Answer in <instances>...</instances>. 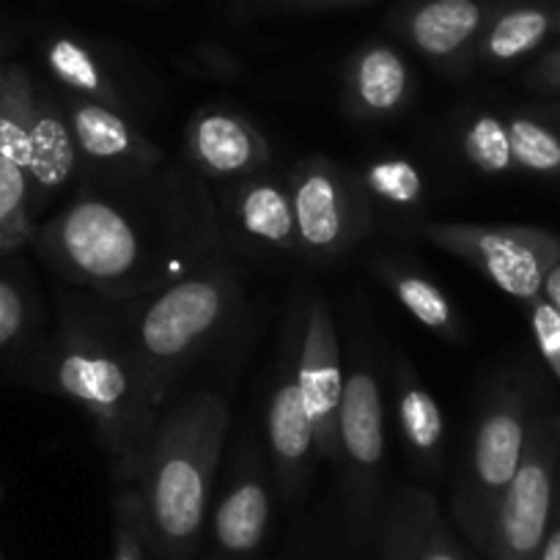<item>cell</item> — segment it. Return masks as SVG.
Listing matches in <instances>:
<instances>
[{
  "instance_id": "obj_1",
  "label": "cell",
  "mask_w": 560,
  "mask_h": 560,
  "mask_svg": "<svg viewBox=\"0 0 560 560\" xmlns=\"http://www.w3.org/2000/svg\"><path fill=\"white\" fill-rule=\"evenodd\" d=\"M31 245L61 280L127 303L185 278L225 240L207 179L165 163L143 176L83 174Z\"/></svg>"
},
{
  "instance_id": "obj_2",
  "label": "cell",
  "mask_w": 560,
  "mask_h": 560,
  "mask_svg": "<svg viewBox=\"0 0 560 560\" xmlns=\"http://www.w3.org/2000/svg\"><path fill=\"white\" fill-rule=\"evenodd\" d=\"M23 380L83 409L110 459L113 481L135 483L165 407L140 374L107 300H69L52 336L25 358Z\"/></svg>"
},
{
  "instance_id": "obj_3",
  "label": "cell",
  "mask_w": 560,
  "mask_h": 560,
  "mask_svg": "<svg viewBox=\"0 0 560 560\" xmlns=\"http://www.w3.org/2000/svg\"><path fill=\"white\" fill-rule=\"evenodd\" d=\"M229 418V404L214 390L185 393L160 415L129 483L147 511L154 558L196 560L212 514Z\"/></svg>"
},
{
  "instance_id": "obj_4",
  "label": "cell",
  "mask_w": 560,
  "mask_h": 560,
  "mask_svg": "<svg viewBox=\"0 0 560 560\" xmlns=\"http://www.w3.org/2000/svg\"><path fill=\"white\" fill-rule=\"evenodd\" d=\"M242 305L245 283L223 247L171 287L127 303H110V311L158 404L168 407L192 365L229 336Z\"/></svg>"
},
{
  "instance_id": "obj_5",
  "label": "cell",
  "mask_w": 560,
  "mask_h": 560,
  "mask_svg": "<svg viewBox=\"0 0 560 560\" xmlns=\"http://www.w3.org/2000/svg\"><path fill=\"white\" fill-rule=\"evenodd\" d=\"M536 415L530 396L520 385H498L478 409L465 470L454 489V520L481 555L500 498L522 465Z\"/></svg>"
},
{
  "instance_id": "obj_6",
  "label": "cell",
  "mask_w": 560,
  "mask_h": 560,
  "mask_svg": "<svg viewBox=\"0 0 560 560\" xmlns=\"http://www.w3.org/2000/svg\"><path fill=\"white\" fill-rule=\"evenodd\" d=\"M0 154L28 174L36 218L63 192H72L83 176L58 94L9 61H0Z\"/></svg>"
},
{
  "instance_id": "obj_7",
  "label": "cell",
  "mask_w": 560,
  "mask_h": 560,
  "mask_svg": "<svg viewBox=\"0 0 560 560\" xmlns=\"http://www.w3.org/2000/svg\"><path fill=\"white\" fill-rule=\"evenodd\" d=\"M385 396L376 365L365 343H354L352 365L343 380V401L338 415V462L341 465L343 514L354 544L376 536L385 483Z\"/></svg>"
},
{
  "instance_id": "obj_8",
  "label": "cell",
  "mask_w": 560,
  "mask_h": 560,
  "mask_svg": "<svg viewBox=\"0 0 560 560\" xmlns=\"http://www.w3.org/2000/svg\"><path fill=\"white\" fill-rule=\"evenodd\" d=\"M418 234L429 245L470 264L500 292L520 303L541 294L544 278L560 261V236L533 225L481 223H423Z\"/></svg>"
},
{
  "instance_id": "obj_9",
  "label": "cell",
  "mask_w": 560,
  "mask_h": 560,
  "mask_svg": "<svg viewBox=\"0 0 560 560\" xmlns=\"http://www.w3.org/2000/svg\"><path fill=\"white\" fill-rule=\"evenodd\" d=\"M560 415H536L527 451L494 511L487 560H538L558 498Z\"/></svg>"
},
{
  "instance_id": "obj_10",
  "label": "cell",
  "mask_w": 560,
  "mask_h": 560,
  "mask_svg": "<svg viewBox=\"0 0 560 560\" xmlns=\"http://www.w3.org/2000/svg\"><path fill=\"white\" fill-rule=\"evenodd\" d=\"M298 220L300 253L311 261H336L374 229V218L352 168L330 158L300 160L287 176Z\"/></svg>"
},
{
  "instance_id": "obj_11",
  "label": "cell",
  "mask_w": 560,
  "mask_h": 560,
  "mask_svg": "<svg viewBox=\"0 0 560 560\" xmlns=\"http://www.w3.org/2000/svg\"><path fill=\"white\" fill-rule=\"evenodd\" d=\"M298 316V380L314 427L316 456L338 462V415L343 401V354L336 316L325 294L294 305Z\"/></svg>"
},
{
  "instance_id": "obj_12",
  "label": "cell",
  "mask_w": 560,
  "mask_h": 560,
  "mask_svg": "<svg viewBox=\"0 0 560 560\" xmlns=\"http://www.w3.org/2000/svg\"><path fill=\"white\" fill-rule=\"evenodd\" d=\"M58 105L72 132L83 174L143 176L168 163L165 149L127 113L63 91L58 94Z\"/></svg>"
},
{
  "instance_id": "obj_13",
  "label": "cell",
  "mask_w": 560,
  "mask_h": 560,
  "mask_svg": "<svg viewBox=\"0 0 560 560\" xmlns=\"http://www.w3.org/2000/svg\"><path fill=\"white\" fill-rule=\"evenodd\" d=\"M267 451L272 478L280 494L298 500L308 489L316 465L314 427L305 412L303 390L298 380V316L292 311L283 352L275 369L267 401Z\"/></svg>"
},
{
  "instance_id": "obj_14",
  "label": "cell",
  "mask_w": 560,
  "mask_h": 560,
  "mask_svg": "<svg viewBox=\"0 0 560 560\" xmlns=\"http://www.w3.org/2000/svg\"><path fill=\"white\" fill-rule=\"evenodd\" d=\"M253 443L234 454L223 492L209 514L212 555L223 560H256L272 522V467Z\"/></svg>"
},
{
  "instance_id": "obj_15",
  "label": "cell",
  "mask_w": 560,
  "mask_h": 560,
  "mask_svg": "<svg viewBox=\"0 0 560 560\" xmlns=\"http://www.w3.org/2000/svg\"><path fill=\"white\" fill-rule=\"evenodd\" d=\"M218 220L223 240L247 253H298L289 182L272 171L225 185L218 198Z\"/></svg>"
},
{
  "instance_id": "obj_16",
  "label": "cell",
  "mask_w": 560,
  "mask_h": 560,
  "mask_svg": "<svg viewBox=\"0 0 560 560\" xmlns=\"http://www.w3.org/2000/svg\"><path fill=\"white\" fill-rule=\"evenodd\" d=\"M185 160L201 179L240 182L272 171L269 140L234 107H203L185 127Z\"/></svg>"
},
{
  "instance_id": "obj_17",
  "label": "cell",
  "mask_w": 560,
  "mask_h": 560,
  "mask_svg": "<svg viewBox=\"0 0 560 560\" xmlns=\"http://www.w3.org/2000/svg\"><path fill=\"white\" fill-rule=\"evenodd\" d=\"M415 74L401 52L387 45H369L349 58L343 69L341 105L358 121H387L409 110Z\"/></svg>"
},
{
  "instance_id": "obj_18",
  "label": "cell",
  "mask_w": 560,
  "mask_h": 560,
  "mask_svg": "<svg viewBox=\"0 0 560 560\" xmlns=\"http://www.w3.org/2000/svg\"><path fill=\"white\" fill-rule=\"evenodd\" d=\"M393 407L404 451L415 470L440 476L445 465V418L440 401L420 380L407 354L393 365Z\"/></svg>"
},
{
  "instance_id": "obj_19",
  "label": "cell",
  "mask_w": 560,
  "mask_h": 560,
  "mask_svg": "<svg viewBox=\"0 0 560 560\" xmlns=\"http://www.w3.org/2000/svg\"><path fill=\"white\" fill-rule=\"evenodd\" d=\"M354 182L363 192L376 223L390 229H415L423 223L420 214L427 209V179L423 171L407 158L398 154H382L352 168Z\"/></svg>"
},
{
  "instance_id": "obj_20",
  "label": "cell",
  "mask_w": 560,
  "mask_h": 560,
  "mask_svg": "<svg viewBox=\"0 0 560 560\" xmlns=\"http://www.w3.org/2000/svg\"><path fill=\"white\" fill-rule=\"evenodd\" d=\"M483 12L476 0H429L415 9L407 23V36L429 61L459 72L472 61L481 39Z\"/></svg>"
},
{
  "instance_id": "obj_21",
  "label": "cell",
  "mask_w": 560,
  "mask_h": 560,
  "mask_svg": "<svg viewBox=\"0 0 560 560\" xmlns=\"http://www.w3.org/2000/svg\"><path fill=\"white\" fill-rule=\"evenodd\" d=\"M374 272L382 280V287L398 300V305L427 330L445 338V341H462L465 338V325H462L456 305L415 264H409L401 256H380L374 261Z\"/></svg>"
},
{
  "instance_id": "obj_22",
  "label": "cell",
  "mask_w": 560,
  "mask_h": 560,
  "mask_svg": "<svg viewBox=\"0 0 560 560\" xmlns=\"http://www.w3.org/2000/svg\"><path fill=\"white\" fill-rule=\"evenodd\" d=\"M45 67L63 94L83 96V100L102 102L107 107L127 113L135 118L132 94L118 85V80L107 72L105 63L72 36H58L45 47Z\"/></svg>"
},
{
  "instance_id": "obj_23",
  "label": "cell",
  "mask_w": 560,
  "mask_h": 560,
  "mask_svg": "<svg viewBox=\"0 0 560 560\" xmlns=\"http://www.w3.org/2000/svg\"><path fill=\"white\" fill-rule=\"evenodd\" d=\"M14 253L0 256V360L34 347L39 332L42 305L34 280Z\"/></svg>"
},
{
  "instance_id": "obj_24",
  "label": "cell",
  "mask_w": 560,
  "mask_h": 560,
  "mask_svg": "<svg viewBox=\"0 0 560 560\" xmlns=\"http://www.w3.org/2000/svg\"><path fill=\"white\" fill-rule=\"evenodd\" d=\"M516 174L560 182V116L536 107L505 113Z\"/></svg>"
},
{
  "instance_id": "obj_25",
  "label": "cell",
  "mask_w": 560,
  "mask_h": 560,
  "mask_svg": "<svg viewBox=\"0 0 560 560\" xmlns=\"http://www.w3.org/2000/svg\"><path fill=\"white\" fill-rule=\"evenodd\" d=\"M438 509V498L429 489H398L376 525V560H415L423 530Z\"/></svg>"
},
{
  "instance_id": "obj_26",
  "label": "cell",
  "mask_w": 560,
  "mask_h": 560,
  "mask_svg": "<svg viewBox=\"0 0 560 560\" xmlns=\"http://www.w3.org/2000/svg\"><path fill=\"white\" fill-rule=\"evenodd\" d=\"M456 140L462 158L476 174L489 179L516 174L505 113L470 110L456 127Z\"/></svg>"
},
{
  "instance_id": "obj_27",
  "label": "cell",
  "mask_w": 560,
  "mask_h": 560,
  "mask_svg": "<svg viewBox=\"0 0 560 560\" xmlns=\"http://www.w3.org/2000/svg\"><path fill=\"white\" fill-rule=\"evenodd\" d=\"M549 31H552V18L544 9H511L503 18L494 20L492 28L478 39L472 61L492 63V67L514 63L520 58H525L527 52L536 50L547 39Z\"/></svg>"
},
{
  "instance_id": "obj_28",
  "label": "cell",
  "mask_w": 560,
  "mask_h": 560,
  "mask_svg": "<svg viewBox=\"0 0 560 560\" xmlns=\"http://www.w3.org/2000/svg\"><path fill=\"white\" fill-rule=\"evenodd\" d=\"M39 229L28 174L0 154V256L18 253Z\"/></svg>"
},
{
  "instance_id": "obj_29",
  "label": "cell",
  "mask_w": 560,
  "mask_h": 560,
  "mask_svg": "<svg viewBox=\"0 0 560 560\" xmlns=\"http://www.w3.org/2000/svg\"><path fill=\"white\" fill-rule=\"evenodd\" d=\"M154 555L147 511L135 487L113 494V560H149Z\"/></svg>"
},
{
  "instance_id": "obj_30",
  "label": "cell",
  "mask_w": 560,
  "mask_h": 560,
  "mask_svg": "<svg viewBox=\"0 0 560 560\" xmlns=\"http://www.w3.org/2000/svg\"><path fill=\"white\" fill-rule=\"evenodd\" d=\"M525 305H527V319H530V330H533V338H536L538 352H541V358L547 360L549 371H552L560 382V314L541 298V294Z\"/></svg>"
},
{
  "instance_id": "obj_31",
  "label": "cell",
  "mask_w": 560,
  "mask_h": 560,
  "mask_svg": "<svg viewBox=\"0 0 560 560\" xmlns=\"http://www.w3.org/2000/svg\"><path fill=\"white\" fill-rule=\"evenodd\" d=\"M415 560H470V552H467L462 538L456 536L454 525L445 520L440 509L434 511L427 530H423Z\"/></svg>"
},
{
  "instance_id": "obj_32",
  "label": "cell",
  "mask_w": 560,
  "mask_h": 560,
  "mask_svg": "<svg viewBox=\"0 0 560 560\" xmlns=\"http://www.w3.org/2000/svg\"><path fill=\"white\" fill-rule=\"evenodd\" d=\"M530 85H536V89L541 91H552V94H560V50L544 58V61L533 69Z\"/></svg>"
},
{
  "instance_id": "obj_33",
  "label": "cell",
  "mask_w": 560,
  "mask_h": 560,
  "mask_svg": "<svg viewBox=\"0 0 560 560\" xmlns=\"http://www.w3.org/2000/svg\"><path fill=\"white\" fill-rule=\"evenodd\" d=\"M538 560H560V494L555 498L552 522H549L547 538H544V547H541V558Z\"/></svg>"
},
{
  "instance_id": "obj_34",
  "label": "cell",
  "mask_w": 560,
  "mask_h": 560,
  "mask_svg": "<svg viewBox=\"0 0 560 560\" xmlns=\"http://www.w3.org/2000/svg\"><path fill=\"white\" fill-rule=\"evenodd\" d=\"M541 298L560 314V261L555 264V267L547 272V278H544Z\"/></svg>"
},
{
  "instance_id": "obj_35",
  "label": "cell",
  "mask_w": 560,
  "mask_h": 560,
  "mask_svg": "<svg viewBox=\"0 0 560 560\" xmlns=\"http://www.w3.org/2000/svg\"><path fill=\"white\" fill-rule=\"evenodd\" d=\"M196 560H223V558H218V555H212V552H209L207 558H196Z\"/></svg>"
},
{
  "instance_id": "obj_36",
  "label": "cell",
  "mask_w": 560,
  "mask_h": 560,
  "mask_svg": "<svg viewBox=\"0 0 560 560\" xmlns=\"http://www.w3.org/2000/svg\"><path fill=\"white\" fill-rule=\"evenodd\" d=\"M0 500H3V487H0ZM0 560H3V558H0Z\"/></svg>"
}]
</instances>
